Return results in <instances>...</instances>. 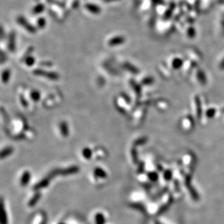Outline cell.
<instances>
[{
  "instance_id": "cell-1",
  "label": "cell",
  "mask_w": 224,
  "mask_h": 224,
  "mask_svg": "<svg viewBox=\"0 0 224 224\" xmlns=\"http://www.w3.org/2000/svg\"><path fill=\"white\" fill-rule=\"evenodd\" d=\"M30 178H31L30 173H29V172H25V173L23 174V175H22V178H21L22 185L26 186L30 181Z\"/></svg>"
},
{
  "instance_id": "cell-2",
  "label": "cell",
  "mask_w": 224,
  "mask_h": 224,
  "mask_svg": "<svg viewBox=\"0 0 224 224\" xmlns=\"http://www.w3.org/2000/svg\"><path fill=\"white\" fill-rule=\"evenodd\" d=\"M95 219H96L97 224H104L105 223V218L102 213H97Z\"/></svg>"
},
{
  "instance_id": "cell-3",
  "label": "cell",
  "mask_w": 224,
  "mask_h": 224,
  "mask_svg": "<svg viewBox=\"0 0 224 224\" xmlns=\"http://www.w3.org/2000/svg\"><path fill=\"white\" fill-rule=\"evenodd\" d=\"M124 42V39L123 37H115V38L112 39V40L109 42V44L111 45H115V44H121Z\"/></svg>"
},
{
  "instance_id": "cell-4",
  "label": "cell",
  "mask_w": 224,
  "mask_h": 224,
  "mask_svg": "<svg viewBox=\"0 0 224 224\" xmlns=\"http://www.w3.org/2000/svg\"><path fill=\"white\" fill-rule=\"evenodd\" d=\"M95 175L99 178H104L106 176V173L101 168H97L95 170Z\"/></svg>"
},
{
  "instance_id": "cell-5",
  "label": "cell",
  "mask_w": 224,
  "mask_h": 224,
  "mask_svg": "<svg viewBox=\"0 0 224 224\" xmlns=\"http://www.w3.org/2000/svg\"><path fill=\"white\" fill-rule=\"evenodd\" d=\"M83 155L87 159H89L92 157V151L89 148H85L83 150Z\"/></svg>"
},
{
  "instance_id": "cell-6",
  "label": "cell",
  "mask_w": 224,
  "mask_h": 224,
  "mask_svg": "<svg viewBox=\"0 0 224 224\" xmlns=\"http://www.w3.org/2000/svg\"><path fill=\"white\" fill-rule=\"evenodd\" d=\"M1 213H2V215H1V224H7V213L5 214L4 213V207H3V204L1 205Z\"/></svg>"
},
{
  "instance_id": "cell-7",
  "label": "cell",
  "mask_w": 224,
  "mask_h": 224,
  "mask_svg": "<svg viewBox=\"0 0 224 224\" xmlns=\"http://www.w3.org/2000/svg\"><path fill=\"white\" fill-rule=\"evenodd\" d=\"M61 131H62V134L63 135L66 136L68 134V128H67V126L65 125V123H62L61 125Z\"/></svg>"
},
{
  "instance_id": "cell-8",
  "label": "cell",
  "mask_w": 224,
  "mask_h": 224,
  "mask_svg": "<svg viewBox=\"0 0 224 224\" xmlns=\"http://www.w3.org/2000/svg\"><path fill=\"white\" fill-rule=\"evenodd\" d=\"M11 152V149H7L1 152V157H4L5 155H8L9 153Z\"/></svg>"
},
{
  "instance_id": "cell-9",
  "label": "cell",
  "mask_w": 224,
  "mask_h": 224,
  "mask_svg": "<svg viewBox=\"0 0 224 224\" xmlns=\"http://www.w3.org/2000/svg\"><path fill=\"white\" fill-rule=\"evenodd\" d=\"M150 178L152 180H156V178H157V175L156 173H152V174L150 175Z\"/></svg>"
},
{
  "instance_id": "cell-10",
  "label": "cell",
  "mask_w": 224,
  "mask_h": 224,
  "mask_svg": "<svg viewBox=\"0 0 224 224\" xmlns=\"http://www.w3.org/2000/svg\"><path fill=\"white\" fill-rule=\"evenodd\" d=\"M157 224H160V223H157Z\"/></svg>"
}]
</instances>
